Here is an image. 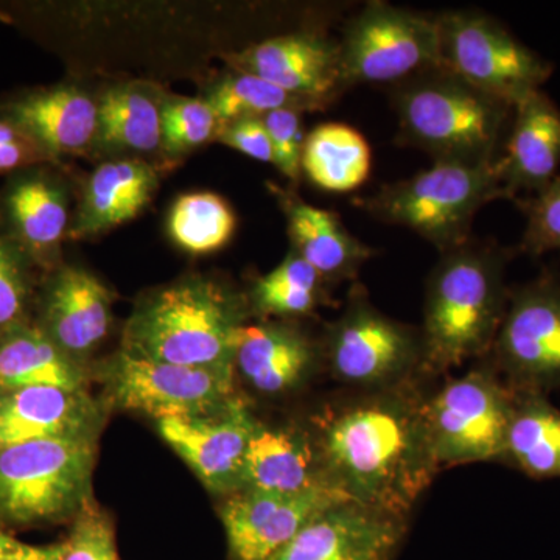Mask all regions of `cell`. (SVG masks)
Wrapping results in <instances>:
<instances>
[{"mask_svg":"<svg viewBox=\"0 0 560 560\" xmlns=\"http://www.w3.org/2000/svg\"><path fill=\"white\" fill-rule=\"evenodd\" d=\"M419 381L352 390L324 407L311 427L331 488L352 503L405 521L440 471Z\"/></svg>","mask_w":560,"mask_h":560,"instance_id":"6da1fadb","label":"cell"},{"mask_svg":"<svg viewBox=\"0 0 560 560\" xmlns=\"http://www.w3.org/2000/svg\"><path fill=\"white\" fill-rule=\"evenodd\" d=\"M508 259L510 253L495 243L474 241L441 254L427 282L420 377L488 359L510 300Z\"/></svg>","mask_w":560,"mask_h":560,"instance_id":"7a4b0ae2","label":"cell"},{"mask_svg":"<svg viewBox=\"0 0 560 560\" xmlns=\"http://www.w3.org/2000/svg\"><path fill=\"white\" fill-rule=\"evenodd\" d=\"M250 313L248 296L223 283L180 280L136 307L121 350L178 366L234 368L235 345Z\"/></svg>","mask_w":560,"mask_h":560,"instance_id":"3957f363","label":"cell"},{"mask_svg":"<svg viewBox=\"0 0 560 560\" xmlns=\"http://www.w3.org/2000/svg\"><path fill=\"white\" fill-rule=\"evenodd\" d=\"M393 101L401 139L434 162L493 164L514 116V106L442 68L397 84Z\"/></svg>","mask_w":560,"mask_h":560,"instance_id":"277c9868","label":"cell"},{"mask_svg":"<svg viewBox=\"0 0 560 560\" xmlns=\"http://www.w3.org/2000/svg\"><path fill=\"white\" fill-rule=\"evenodd\" d=\"M503 198L497 162H434L412 178L385 184L360 206L383 223L416 232L442 254L471 241L477 213Z\"/></svg>","mask_w":560,"mask_h":560,"instance_id":"5b68a950","label":"cell"},{"mask_svg":"<svg viewBox=\"0 0 560 560\" xmlns=\"http://www.w3.org/2000/svg\"><path fill=\"white\" fill-rule=\"evenodd\" d=\"M98 438H50L0 448V521L75 518L90 503Z\"/></svg>","mask_w":560,"mask_h":560,"instance_id":"8992f818","label":"cell"},{"mask_svg":"<svg viewBox=\"0 0 560 560\" xmlns=\"http://www.w3.org/2000/svg\"><path fill=\"white\" fill-rule=\"evenodd\" d=\"M512 410L514 393L488 360L425 394L423 420L440 470L504 460Z\"/></svg>","mask_w":560,"mask_h":560,"instance_id":"52a82bcc","label":"cell"},{"mask_svg":"<svg viewBox=\"0 0 560 560\" xmlns=\"http://www.w3.org/2000/svg\"><path fill=\"white\" fill-rule=\"evenodd\" d=\"M335 381L352 390L394 388L420 377V330L386 316L355 283L323 341Z\"/></svg>","mask_w":560,"mask_h":560,"instance_id":"ba28073f","label":"cell"},{"mask_svg":"<svg viewBox=\"0 0 560 560\" xmlns=\"http://www.w3.org/2000/svg\"><path fill=\"white\" fill-rule=\"evenodd\" d=\"M342 84H397L441 68L438 18L368 2L342 28Z\"/></svg>","mask_w":560,"mask_h":560,"instance_id":"9c48e42d","label":"cell"},{"mask_svg":"<svg viewBox=\"0 0 560 560\" xmlns=\"http://www.w3.org/2000/svg\"><path fill=\"white\" fill-rule=\"evenodd\" d=\"M436 18L441 68L490 97L515 108L550 79V62L493 18L475 11H447Z\"/></svg>","mask_w":560,"mask_h":560,"instance_id":"30bf717a","label":"cell"},{"mask_svg":"<svg viewBox=\"0 0 560 560\" xmlns=\"http://www.w3.org/2000/svg\"><path fill=\"white\" fill-rule=\"evenodd\" d=\"M514 393L548 394L560 388V278H539L510 290L506 312L488 355Z\"/></svg>","mask_w":560,"mask_h":560,"instance_id":"8fae6325","label":"cell"},{"mask_svg":"<svg viewBox=\"0 0 560 560\" xmlns=\"http://www.w3.org/2000/svg\"><path fill=\"white\" fill-rule=\"evenodd\" d=\"M235 375L234 368L178 366L121 349L102 370L110 405L156 420L219 410L237 397Z\"/></svg>","mask_w":560,"mask_h":560,"instance_id":"7c38bea8","label":"cell"},{"mask_svg":"<svg viewBox=\"0 0 560 560\" xmlns=\"http://www.w3.org/2000/svg\"><path fill=\"white\" fill-rule=\"evenodd\" d=\"M257 423L248 401L237 396L206 415L158 420V431L210 492L230 497L242 490L243 466Z\"/></svg>","mask_w":560,"mask_h":560,"instance_id":"4fadbf2b","label":"cell"},{"mask_svg":"<svg viewBox=\"0 0 560 560\" xmlns=\"http://www.w3.org/2000/svg\"><path fill=\"white\" fill-rule=\"evenodd\" d=\"M342 501L349 500L329 488L301 493H232L221 508L231 559H275L316 515Z\"/></svg>","mask_w":560,"mask_h":560,"instance_id":"5bb4252c","label":"cell"},{"mask_svg":"<svg viewBox=\"0 0 560 560\" xmlns=\"http://www.w3.org/2000/svg\"><path fill=\"white\" fill-rule=\"evenodd\" d=\"M238 72L250 73L294 97L324 106L341 90L340 43L318 33H293L250 46L232 57Z\"/></svg>","mask_w":560,"mask_h":560,"instance_id":"9a60e30c","label":"cell"},{"mask_svg":"<svg viewBox=\"0 0 560 560\" xmlns=\"http://www.w3.org/2000/svg\"><path fill=\"white\" fill-rule=\"evenodd\" d=\"M408 521L352 501L320 512L272 560H394Z\"/></svg>","mask_w":560,"mask_h":560,"instance_id":"2e32d148","label":"cell"},{"mask_svg":"<svg viewBox=\"0 0 560 560\" xmlns=\"http://www.w3.org/2000/svg\"><path fill=\"white\" fill-rule=\"evenodd\" d=\"M68 226L65 187L43 167L18 172L0 195V232L31 264L50 267Z\"/></svg>","mask_w":560,"mask_h":560,"instance_id":"e0dca14e","label":"cell"},{"mask_svg":"<svg viewBox=\"0 0 560 560\" xmlns=\"http://www.w3.org/2000/svg\"><path fill=\"white\" fill-rule=\"evenodd\" d=\"M323 345L285 320L246 324L235 345V374L265 397L302 388L318 368Z\"/></svg>","mask_w":560,"mask_h":560,"instance_id":"ac0fdd59","label":"cell"},{"mask_svg":"<svg viewBox=\"0 0 560 560\" xmlns=\"http://www.w3.org/2000/svg\"><path fill=\"white\" fill-rule=\"evenodd\" d=\"M103 404L90 390L31 386L0 393V448L50 438H98Z\"/></svg>","mask_w":560,"mask_h":560,"instance_id":"d6986e66","label":"cell"},{"mask_svg":"<svg viewBox=\"0 0 560 560\" xmlns=\"http://www.w3.org/2000/svg\"><path fill=\"white\" fill-rule=\"evenodd\" d=\"M10 121L49 158L75 154L97 139L98 102L73 84L33 90L0 106Z\"/></svg>","mask_w":560,"mask_h":560,"instance_id":"ffe728a7","label":"cell"},{"mask_svg":"<svg viewBox=\"0 0 560 560\" xmlns=\"http://www.w3.org/2000/svg\"><path fill=\"white\" fill-rule=\"evenodd\" d=\"M113 294L101 279L79 267H61L43 294L40 329L81 361L108 335Z\"/></svg>","mask_w":560,"mask_h":560,"instance_id":"44dd1931","label":"cell"},{"mask_svg":"<svg viewBox=\"0 0 560 560\" xmlns=\"http://www.w3.org/2000/svg\"><path fill=\"white\" fill-rule=\"evenodd\" d=\"M503 149L497 168L508 198L536 195L558 176L560 109L545 92H533L515 105Z\"/></svg>","mask_w":560,"mask_h":560,"instance_id":"7402d4cb","label":"cell"},{"mask_svg":"<svg viewBox=\"0 0 560 560\" xmlns=\"http://www.w3.org/2000/svg\"><path fill=\"white\" fill-rule=\"evenodd\" d=\"M324 488L334 489L311 429L259 420L246 452L242 490L301 493Z\"/></svg>","mask_w":560,"mask_h":560,"instance_id":"603a6c76","label":"cell"},{"mask_svg":"<svg viewBox=\"0 0 560 560\" xmlns=\"http://www.w3.org/2000/svg\"><path fill=\"white\" fill-rule=\"evenodd\" d=\"M271 191L285 213L291 250L312 265L327 283L355 279L374 250L350 234L337 213L308 205L279 187L272 186Z\"/></svg>","mask_w":560,"mask_h":560,"instance_id":"cb8c5ba5","label":"cell"},{"mask_svg":"<svg viewBox=\"0 0 560 560\" xmlns=\"http://www.w3.org/2000/svg\"><path fill=\"white\" fill-rule=\"evenodd\" d=\"M158 187V175L147 162L109 161L88 180L69 237L84 238L135 219Z\"/></svg>","mask_w":560,"mask_h":560,"instance_id":"d4e9b609","label":"cell"},{"mask_svg":"<svg viewBox=\"0 0 560 560\" xmlns=\"http://www.w3.org/2000/svg\"><path fill=\"white\" fill-rule=\"evenodd\" d=\"M88 372L36 324L0 330V393L31 386L88 389Z\"/></svg>","mask_w":560,"mask_h":560,"instance_id":"484cf974","label":"cell"},{"mask_svg":"<svg viewBox=\"0 0 560 560\" xmlns=\"http://www.w3.org/2000/svg\"><path fill=\"white\" fill-rule=\"evenodd\" d=\"M504 460L536 480L560 478V410L547 394L514 393Z\"/></svg>","mask_w":560,"mask_h":560,"instance_id":"4316f807","label":"cell"},{"mask_svg":"<svg viewBox=\"0 0 560 560\" xmlns=\"http://www.w3.org/2000/svg\"><path fill=\"white\" fill-rule=\"evenodd\" d=\"M370 143L355 128L324 124L305 139L302 172L319 189L349 194L366 183L371 173Z\"/></svg>","mask_w":560,"mask_h":560,"instance_id":"83f0119b","label":"cell"},{"mask_svg":"<svg viewBox=\"0 0 560 560\" xmlns=\"http://www.w3.org/2000/svg\"><path fill=\"white\" fill-rule=\"evenodd\" d=\"M95 142L108 150L151 153L162 145V103L135 84L110 88L98 101Z\"/></svg>","mask_w":560,"mask_h":560,"instance_id":"f1b7e54d","label":"cell"},{"mask_svg":"<svg viewBox=\"0 0 560 560\" xmlns=\"http://www.w3.org/2000/svg\"><path fill=\"white\" fill-rule=\"evenodd\" d=\"M326 285L312 265L290 250L282 264L254 283L248 294L250 312L264 318L311 315L326 302Z\"/></svg>","mask_w":560,"mask_h":560,"instance_id":"f546056e","label":"cell"},{"mask_svg":"<svg viewBox=\"0 0 560 560\" xmlns=\"http://www.w3.org/2000/svg\"><path fill=\"white\" fill-rule=\"evenodd\" d=\"M234 212L215 194L184 195L173 206L168 231L176 245L190 254H209L223 248L235 231Z\"/></svg>","mask_w":560,"mask_h":560,"instance_id":"4dcf8cb0","label":"cell"},{"mask_svg":"<svg viewBox=\"0 0 560 560\" xmlns=\"http://www.w3.org/2000/svg\"><path fill=\"white\" fill-rule=\"evenodd\" d=\"M206 103L212 108L220 128L246 117H261L282 108L315 106L280 90L275 84L245 72H234L220 80L209 92Z\"/></svg>","mask_w":560,"mask_h":560,"instance_id":"1f68e13d","label":"cell"},{"mask_svg":"<svg viewBox=\"0 0 560 560\" xmlns=\"http://www.w3.org/2000/svg\"><path fill=\"white\" fill-rule=\"evenodd\" d=\"M219 131V120L206 101L171 98L162 103V147L167 153L197 149Z\"/></svg>","mask_w":560,"mask_h":560,"instance_id":"d6a6232c","label":"cell"},{"mask_svg":"<svg viewBox=\"0 0 560 560\" xmlns=\"http://www.w3.org/2000/svg\"><path fill=\"white\" fill-rule=\"evenodd\" d=\"M58 560H120L114 523L92 500L73 518Z\"/></svg>","mask_w":560,"mask_h":560,"instance_id":"836d02e7","label":"cell"},{"mask_svg":"<svg viewBox=\"0 0 560 560\" xmlns=\"http://www.w3.org/2000/svg\"><path fill=\"white\" fill-rule=\"evenodd\" d=\"M517 202L526 215L522 253L537 257L560 250V175L545 189Z\"/></svg>","mask_w":560,"mask_h":560,"instance_id":"e575fe53","label":"cell"},{"mask_svg":"<svg viewBox=\"0 0 560 560\" xmlns=\"http://www.w3.org/2000/svg\"><path fill=\"white\" fill-rule=\"evenodd\" d=\"M31 265L0 232V330L25 320L32 296Z\"/></svg>","mask_w":560,"mask_h":560,"instance_id":"d590c367","label":"cell"},{"mask_svg":"<svg viewBox=\"0 0 560 560\" xmlns=\"http://www.w3.org/2000/svg\"><path fill=\"white\" fill-rule=\"evenodd\" d=\"M260 119L270 136L276 168L294 183L301 176L302 151L307 139L302 125L301 110L276 109L265 114Z\"/></svg>","mask_w":560,"mask_h":560,"instance_id":"8d00e7d4","label":"cell"},{"mask_svg":"<svg viewBox=\"0 0 560 560\" xmlns=\"http://www.w3.org/2000/svg\"><path fill=\"white\" fill-rule=\"evenodd\" d=\"M219 139L224 145L241 151L246 156L275 164L270 136L260 117H246L220 128Z\"/></svg>","mask_w":560,"mask_h":560,"instance_id":"74e56055","label":"cell"},{"mask_svg":"<svg viewBox=\"0 0 560 560\" xmlns=\"http://www.w3.org/2000/svg\"><path fill=\"white\" fill-rule=\"evenodd\" d=\"M50 160L10 121L0 119V173L21 172Z\"/></svg>","mask_w":560,"mask_h":560,"instance_id":"f35d334b","label":"cell"},{"mask_svg":"<svg viewBox=\"0 0 560 560\" xmlns=\"http://www.w3.org/2000/svg\"><path fill=\"white\" fill-rule=\"evenodd\" d=\"M60 552L61 544L35 547V545L18 541L2 560H58Z\"/></svg>","mask_w":560,"mask_h":560,"instance_id":"ab89813d","label":"cell"},{"mask_svg":"<svg viewBox=\"0 0 560 560\" xmlns=\"http://www.w3.org/2000/svg\"><path fill=\"white\" fill-rule=\"evenodd\" d=\"M18 544V540L14 537H11L10 534H7L5 530L0 526V560L5 558L7 552Z\"/></svg>","mask_w":560,"mask_h":560,"instance_id":"60d3db41","label":"cell"}]
</instances>
